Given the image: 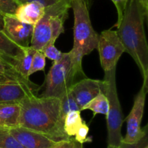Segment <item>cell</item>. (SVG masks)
<instances>
[{"label": "cell", "instance_id": "cell-3", "mask_svg": "<svg viewBox=\"0 0 148 148\" xmlns=\"http://www.w3.org/2000/svg\"><path fill=\"white\" fill-rule=\"evenodd\" d=\"M70 8V0H58L46 6L43 17L34 26L30 46L41 51L47 45L55 44L64 32V23Z\"/></svg>", "mask_w": 148, "mask_h": 148}, {"label": "cell", "instance_id": "cell-21", "mask_svg": "<svg viewBox=\"0 0 148 148\" xmlns=\"http://www.w3.org/2000/svg\"><path fill=\"white\" fill-rule=\"evenodd\" d=\"M46 67V57L41 51L36 50L33 55L31 68L29 71V76L38 71H44Z\"/></svg>", "mask_w": 148, "mask_h": 148}, {"label": "cell", "instance_id": "cell-35", "mask_svg": "<svg viewBox=\"0 0 148 148\" xmlns=\"http://www.w3.org/2000/svg\"><path fill=\"white\" fill-rule=\"evenodd\" d=\"M146 148H148V147H146Z\"/></svg>", "mask_w": 148, "mask_h": 148}, {"label": "cell", "instance_id": "cell-1", "mask_svg": "<svg viewBox=\"0 0 148 148\" xmlns=\"http://www.w3.org/2000/svg\"><path fill=\"white\" fill-rule=\"evenodd\" d=\"M18 126L53 138L58 142L70 139L64 131L61 119V100L56 97L33 95L20 102Z\"/></svg>", "mask_w": 148, "mask_h": 148}, {"label": "cell", "instance_id": "cell-16", "mask_svg": "<svg viewBox=\"0 0 148 148\" xmlns=\"http://www.w3.org/2000/svg\"><path fill=\"white\" fill-rule=\"evenodd\" d=\"M84 120L81 117V111H71L66 115L64 120V129L69 137H72L77 133Z\"/></svg>", "mask_w": 148, "mask_h": 148}, {"label": "cell", "instance_id": "cell-18", "mask_svg": "<svg viewBox=\"0 0 148 148\" xmlns=\"http://www.w3.org/2000/svg\"><path fill=\"white\" fill-rule=\"evenodd\" d=\"M36 49L29 46L25 48L24 52L17 62V70L25 78H29V71L31 68L32 60Z\"/></svg>", "mask_w": 148, "mask_h": 148}, {"label": "cell", "instance_id": "cell-28", "mask_svg": "<svg viewBox=\"0 0 148 148\" xmlns=\"http://www.w3.org/2000/svg\"><path fill=\"white\" fill-rule=\"evenodd\" d=\"M17 4L20 5V4H25V3L27 2H32V1H38L39 3H41L42 4H43L44 6H49L50 4H53L54 2H56L58 0H14Z\"/></svg>", "mask_w": 148, "mask_h": 148}, {"label": "cell", "instance_id": "cell-33", "mask_svg": "<svg viewBox=\"0 0 148 148\" xmlns=\"http://www.w3.org/2000/svg\"><path fill=\"white\" fill-rule=\"evenodd\" d=\"M107 148H120V147H116V146H112V145H108Z\"/></svg>", "mask_w": 148, "mask_h": 148}, {"label": "cell", "instance_id": "cell-31", "mask_svg": "<svg viewBox=\"0 0 148 148\" xmlns=\"http://www.w3.org/2000/svg\"><path fill=\"white\" fill-rule=\"evenodd\" d=\"M93 1L94 0H84V1L85 2V4H86L87 7H88V8L89 9L91 7V6H92V3H93Z\"/></svg>", "mask_w": 148, "mask_h": 148}, {"label": "cell", "instance_id": "cell-2", "mask_svg": "<svg viewBox=\"0 0 148 148\" xmlns=\"http://www.w3.org/2000/svg\"><path fill=\"white\" fill-rule=\"evenodd\" d=\"M147 15L139 0H128L117 34L127 52L140 69L143 84L148 85V44L145 31Z\"/></svg>", "mask_w": 148, "mask_h": 148}, {"label": "cell", "instance_id": "cell-20", "mask_svg": "<svg viewBox=\"0 0 148 148\" xmlns=\"http://www.w3.org/2000/svg\"><path fill=\"white\" fill-rule=\"evenodd\" d=\"M0 148H24L10 133L8 127L0 126Z\"/></svg>", "mask_w": 148, "mask_h": 148}, {"label": "cell", "instance_id": "cell-7", "mask_svg": "<svg viewBox=\"0 0 148 148\" xmlns=\"http://www.w3.org/2000/svg\"><path fill=\"white\" fill-rule=\"evenodd\" d=\"M97 49L101 65L104 72L116 68L119 59L125 52L116 30L112 29L103 30L98 35Z\"/></svg>", "mask_w": 148, "mask_h": 148}, {"label": "cell", "instance_id": "cell-22", "mask_svg": "<svg viewBox=\"0 0 148 148\" xmlns=\"http://www.w3.org/2000/svg\"><path fill=\"white\" fill-rule=\"evenodd\" d=\"M19 4L14 0H0V14L14 15Z\"/></svg>", "mask_w": 148, "mask_h": 148}, {"label": "cell", "instance_id": "cell-9", "mask_svg": "<svg viewBox=\"0 0 148 148\" xmlns=\"http://www.w3.org/2000/svg\"><path fill=\"white\" fill-rule=\"evenodd\" d=\"M38 89V86L35 84L0 78V103H20L30 96L36 95Z\"/></svg>", "mask_w": 148, "mask_h": 148}, {"label": "cell", "instance_id": "cell-15", "mask_svg": "<svg viewBox=\"0 0 148 148\" xmlns=\"http://www.w3.org/2000/svg\"><path fill=\"white\" fill-rule=\"evenodd\" d=\"M25 48L20 47L18 45L12 41L4 32L0 29V52H2L9 57L14 59L17 65L19 60L24 52Z\"/></svg>", "mask_w": 148, "mask_h": 148}, {"label": "cell", "instance_id": "cell-10", "mask_svg": "<svg viewBox=\"0 0 148 148\" xmlns=\"http://www.w3.org/2000/svg\"><path fill=\"white\" fill-rule=\"evenodd\" d=\"M34 26L23 23L14 15H3V27L4 34L19 46L25 48L30 45Z\"/></svg>", "mask_w": 148, "mask_h": 148}, {"label": "cell", "instance_id": "cell-6", "mask_svg": "<svg viewBox=\"0 0 148 148\" xmlns=\"http://www.w3.org/2000/svg\"><path fill=\"white\" fill-rule=\"evenodd\" d=\"M72 66L70 52H63L57 61H54L46 75L43 91L40 97L60 99L66 90L75 82Z\"/></svg>", "mask_w": 148, "mask_h": 148}, {"label": "cell", "instance_id": "cell-32", "mask_svg": "<svg viewBox=\"0 0 148 148\" xmlns=\"http://www.w3.org/2000/svg\"><path fill=\"white\" fill-rule=\"evenodd\" d=\"M3 27V15L0 14V29Z\"/></svg>", "mask_w": 148, "mask_h": 148}, {"label": "cell", "instance_id": "cell-13", "mask_svg": "<svg viewBox=\"0 0 148 148\" xmlns=\"http://www.w3.org/2000/svg\"><path fill=\"white\" fill-rule=\"evenodd\" d=\"M46 6L38 1L25 3L17 7L14 16L23 23L35 25L43 17Z\"/></svg>", "mask_w": 148, "mask_h": 148}, {"label": "cell", "instance_id": "cell-11", "mask_svg": "<svg viewBox=\"0 0 148 148\" xmlns=\"http://www.w3.org/2000/svg\"><path fill=\"white\" fill-rule=\"evenodd\" d=\"M10 133L24 148H54L61 142L43 133L22 127H8Z\"/></svg>", "mask_w": 148, "mask_h": 148}, {"label": "cell", "instance_id": "cell-23", "mask_svg": "<svg viewBox=\"0 0 148 148\" xmlns=\"http://www.w3.org/2000/svg\"><path fill=\"white\" fill-rule=\"evenodd\" d=\"M41 52L45 55L46 58H49V59H51L53 62L60 59L63 54V52H61L55 46L54 44H51L46 46L42 49Z\"/></svg>", "mask_w": 148, "mask_h": 148}, {"label": "cell", "instance_id": "cell-4", "mask_svg": "<svg viewBox=\"0 0 148 148\" xmlns=\"http://www.w3.org/2000/svg\"><path fill=\"white\" fill-rule=\"evenodd\" d=\"M74 12V44L71 52L83 57L97 49L98 34L91 23L84 0H70Z\"/></svg>", "mask_w": 148, "mask_h": 148}, {"label": "cell", "instance_id": "cell-12", "mask_svg": "<svg viewBox=\"0 0 148 148\" xmlns=\"http://www.w3.org/2000/svg\"><path fill=\"white\" fill-rule=\"evenodd\" d=\"M77 104L82 111V108L99 93L103 91V81L85 78L77 81L70 87Z\"/></svg>", "mask_w": 148, "mask_h": 148}, {"label": "cell", "instance_id": "cell-34", "mask_svg": "<svg viewBox=\"0 0 148 148\" xmlns=\"http://www.w3.org/2000/svg\"><path fill=\"white\" fill-rule=\"evenodd\" d=\"M0 78H2V75H1V71H0Z\"/></svg>", "mask_w": 148, "mask_h": 148}, {"label": "cell", "instance_id": "cell-19", "mask_svg": "<svg viewBox=\"0 0 148 148\" xmlns=\"http://www.w3.org/2000/svg\"><path fill=\"white\" fill-rule=\"evenodd\" d=\"M61 100V111L60 116L62 120H64V118L68 113L71 111L79 110L81 111L80 108L77 104L74 96L70 91V88L68 89L66 92L60 98Z\"/></svg>", "mask_w": 148, "mask_h": 148}, {"label": "cell", "instance_id": "cell-14", "mask_svg": "<svg viewBox=\"0 0 148 148\" xmlns=\"http://www.w3.org/2000/svg\"><path fill=\"white\" fill-rule=\"evenodd\" d=\"M20 103H0V125L6 127H14L19 125Z\"/></svg>", "mask_w": 148, "mask_h": 148}, {"label": "cell", "instance_id": "cell-17", "mask_svg": "<svg viewBox=\"0 0 148 148\" xmlns=\"http://www.w3.org/2000/svg\"><path fill=\"white\" fill-rule=\"evenodd\" d=\"M108 100L103 92H101L90 102L88 103L82 110H89L93 113V116L97 114H102L106 115L108 112Z\"/></svg>", "mask_w": 148, "mask_h": 148}, {"label": "cell", "instance_id": "cell-5", "mask_svg": "<svg viewBox=\"0 0 148 148\" xmlns=\"http://www.w3.org/2000/svg\"><path fill=\"white\" fill-rule=\"evenodd\" d=\"M116 68L106 71L103 78V91L108 100V112L106 115L108 145L119 147L122 142L121 127L124 123L122 109L119 99L116 82Z\"/></svg>", "mask_w": 148, "mask_h": 148}, {"label": "cell", "instance_id": "cell-8", "mask_svg": "<svg viewBox=\"0 0 148 148\" xmlns=\"http://www.w3.org/2000/svg\"><path fill=\"white\" fill-rule=\"evenodd\" d=\"M147 91L148 85L143 84L141 89L134 97L132 108L125 119L127 126V133L125 137L123 138L122 142L135 143L147 132V126H145L143 129L141 128Z\"/></svg>", "mask_w": 148, "mask_h": 148}, {"label": "cell", "instance_id": "cell-30", "mask_svg": "<svg viewBox=\"0 0 148 148\" xmlns=\"http://www.w3.org/2000/svg\"><path fill=\"white\" fill-rule=\"evenodd\" d=\"M0 58H1V59H6V60H7V61H10V62H11L12 63H13L16 66V61L14 60V59H12V58H10V57H7V55H5L4 54H3L2 52H0Z\"/></svg>", "mask_w": 148, "mask_h": 148}, {"label": "cell", "instance_id": "cell-26", "mask_svg": "<svg viewBox=\"0 0 148 148\" xmlns=\"http://www.w3.org/2000/svg\"><path fill=\"white\" fill-rule=\"evenodd\" d=\"M120 148H146L148 147L147 132L137 142L133 144H127L121 142Z\"/></svg>", "mask_w": 148, "mask_h": 148}, {"label": "cell", "instance_id": "cell-27", "mask_svg": "<svg viewBox=\"0 0 148 148\" xmlns=\"http://www.w3.org/2000/svg\"><path fill=\"white\" fill-rule=\"evenodd\" d=\"M54 148H83V145L71 137L67 140L61 142Z\"/></svg>", "mask_w": 148, "mask_h": 148}, {"label": "cell", "instance_id": "cell-36", "mask_svg": "<svg viewBox=\"0 0 148 148\" xmlns=\"http://www.w3.org/2000/svg\"><path fill=\"white\" fill-rule=\"evenodd\" d=\"M0 126H1V125H0Z\"/></svg>", "mask_w": 148, "mask_h": 148}, {"label": "cell", "instance_id": "cell-24", "mask_svg": "<svg viewBox=\"0 0 148 148\" xmlns=\"http://www.w3.org/2000/svg\"><path fill=\"white\" fill-rule=\"evenodd\" d=\"M88 132H89V126L84 121L77 130V133H75L74 139L77 141V142H79V143L82 144V145L85 142H90L91 139L88 136Z\"/></svg>", "mask_w": 148, "mask_h": 148}, {"label": "cell", "instance_id": "cell-29", "mask_svg": "<svg viewBox=\"0 0 148 148\" xmlns=\"http://www.w3.org/2000/svg\"><path fill=\"white\" fill-rule=\"evenodd\" d=\"M139 1L144 9L145 13L148 15V0H139Z\"/></svg>", "mask_w": 148, "mask_h": 148}, {"label": "cell", "instance_id": "cell-25", "mask_svg": "<svg viewBox=\"0 0 148 148\" xmlns=\"http://www.w3.org/2000/svg\"><path fill=\"white\" fill-rule=\"evenodd\" d=\"M111 1L115 5L117 10V14H118V20H117L116 23L114 25L115 27H117L122 20L123 14H124V10L127 7L128 0H111Z\"/></svg>", "mask_w": 148, "mask_h": 148}]
</instances>
